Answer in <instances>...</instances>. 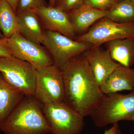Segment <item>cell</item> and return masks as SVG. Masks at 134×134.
<instances>
[{
    "label": "cell",
    "mask_w": 134,
    "mask_h": 134,
    "mask_svg": "<svg viewBox=\"0 0 134 134\" xmlns=\"http://www.w3.org/2000/svg\"><path fill=\"white\" fill-rule=\"evenodd\" d=\"M60 69L65 87L64 103L83 117L90 116L105 94L96 82L84 55L73 58Z\"/></svg>",
    "instance_id": "cell-1"
},
{
    "label": "cell",
    "mask_w": 134,
    "mask_h": 134,
    "mask_svg": "<svg viewBox=\"0 0 134 134\" xmlns=\"http://www.w3.org/2000/svg\"><path fill=\"white\" fill-rule=\"evenodd\" d=\"M43 106L34 96H24L0 126V130L5 134L51 133Z\"/></svg>",
    "instance_id": "cell-2"
},
{
    "label": "cell",
    "mask_w": 134,
    "mask_h": 134,
    "mask_svg": "<svg viewBox=\"0 0 134 134\" xmlns=\"http://www.w3.org/2000/svg\"><path fill=\"white\" fill-rule=\"evenodd\" d=\"M134 113V90L128 94H105L99 105L90 115L96 127L102 128L127 120Z\"/></svg>",
    "instance_id": "cell-3"
},
{
    "label": "cell",
    "mask_w": 134,
    "mask_h": 134,
    "mask_svg": "<svg viewBox=\"0 0 134 134\" xmlns=\"http://www.w3.org/2000/svg\"><path fill=\"white\" fill-rule=\"evenodd\" d=\"M37 70L31 64L13 56L0 58V73L5 81L25 96H34Z\"/></svg>",
    "instance_id": "cell-4"
},
{
    "label": "cell",
    "mask_w": 134,
    "mask_h": 134,
    "mask_svg": "<svg viewBox=\"0 0 134 134\" xmlns=\"http://www.w3.org/2000/svg\"><path fill=\"white\" fill-rule=\"evenodd\" d=\"M41 44L50 53L53 65L60 69L70 60L94 46L87 42L75 41L58 32L46 30Z\"/></svg>",
    "instance_id": "cell-5"
},
{
    "label": "cell",
    "mask_w": 134,
    "mask_h": 134,
    "mask_svg": "<svg viewBox=\"0 0 134 134\" xmlns=\"http://www.w3.org/2000/svg\"><path fill=\"white\" fill-rule=\"evenodd\" d=\"M52 134H81L85 125L82 115L64 102L43 104Z\"/></svg>",
    "instance_id": "cell-6"
},
{
    "label": "cell",
    "mask_w": 134,
    "mask_h": 134,
    "mask_svg": "<svg viewBox=\"0 0 134 134\" xmlns=\"http://www.w3.org/2000/svg\"><path fill=\"white\" fill-rule=\"evenodd\" d=\"M34 97L42 104L64 102L65 87L60 69L53 65L37 70Z\"/></svg>",
    "instance_id": "cell-7"
},
{
    "label": "cell",
    "mask_w": 134,
    "mask_h": 134,
    "mask_svg": "<svg viewBox=\"0 0 134 134\" xmlns=\"http://www.w3.org/2000/svg\"><path fill=\"white\" fill-rule=\"evenodd\" d=\"M130 37H134V23H119L104 17L85 33L77 36L76 40L97 46L113 40Z\"/></svg>",
    "instance_id": "cell-8"
},
{
    "label": "cell",
    "mask_w": 134,
    "mask_h": 134,
    "mask_svg": "<svg viewBox=\"0 0 134 134\" xmlns=\"http://www.w3.org/2000/svg\"><path fill=\"white\" fill-rule=\"evenodd\" d=\"M12 55L30 63L38 70L53 65L52 58L46 48L28 40L19 32L8 39Z\"/></svg>",
    "instance_id": "cell-9"
},
{
    "label": "cell",
    "mask_w": 134,
    "mask_h": 134,
    "mask_svg": "<svg viewBox=\"0 0 134 134\" xmlns=\"http://www.w3.org/2000/svg\"><path fill=\"white\" fill-rule=\"evenodd\" d=\"M44 29L58 32L70 38H77V33L70 23L68 14L55 6H43L34 10Z\"/></svg>",
    "instance_id": "cell-10"
},
{
    "label": "cell",
    "mask_w": 134,
    "mask_h": 134,
    "mask_svg": "<svg viewBox=\"0 0 134 134\" xmlns=\"http://www.w3.org/2000/svg\"><path fill=\"white\" fill-rule=\"evenodd\" d=\"M85 53V57L100 86L119 64L114 60L108 50H104L100 46H94Z\"/></svg>",
    "instance_id": "cell-11"
},
{
    "label": "cell",
    "mask_w": 134,
    "mask_h": 134,
    "mask_svg": "<svg viewBox=\"0 0 134 134\" xmlns=\"http://www.w3.org/2000/svg\"><path fill=\"white\" fill-rule=\"evenodd\" d=\"M104 94L117 93L122 91L134 90V69L118 65L100 86Z\"/></svg>",
    "instance_id": "cell-12"
},
{
    "label": "cell",
    "mask_w": 134,
    "mask_h": 134,
    "mask_svg": "<svg viewBox=\"0 0 134 134\" xmlns=\"http://www.w3.org/2000/svg\"><path fill=\"white\" fill-rule=\"evenodd\" d=\"M19 33L25 38L41 44L45 30L42 23L33 10L27 9L16 13Z\"/></svg>",
    "instance_id": "cell-13"
},
{
    "label": "cell",
    "mask_w": 134,
    "mask_h": 134,
    "mask_svg": "<svg viewBox=\"0 0 134 134\" xmlns=\"http://www.w3.org/2000/svg\"><path fill=\"white\" fill-rule=\"evenodd\" d=\"M106 12L92 7L84 3L80 7L68 13V16L77 34L86 32L96 22L105 17Z\"/></svg>",
    "instance_id": "cell-14"
},
{
    "label": "cell",
    "mask_w": 134,
    "mask_h": 134,
    "mask_svg": "<svg viewBox=\"0 0 134 134\" xmlns=\"http://www.w3.org/2000/svg\"><path fill=\"white\" fill-rule=\"evenodd\" d=\"M106 49L115 62L125 66L134 64V37L117 39L105 43Z\"/></svg>",
    "instance_id": "cell-15"
},
{
    "label": "cell",
    "mask_w": 134,
    "mask_h": 134,
    "mask_svg": "<svg viewBox=\"0 0 134 134\" xmlns=\"http://www.w3.org/2000/svg\"><path fill=\"white\" fill-rule=\"evenodd\" d=\"M24 96L10 86L0 73V126Z\"/></svg>",
    "instance_id": "cell-16"
},
{
    "label": "cell",
    "mask_w": 134,
    "mask_h": 134,
    "mask_svg": "<svg viewBox=\"0 0 134 134\" xmlns=\"http://www.w3.org/2000/svg\"><path fill=\"white\" fill-rule=\"evenodd\" d=\"M0 31L7 39L19 32L16 13L6 0H0Z\"/></svg>",
    "instance_id": "cell-17"
},
{
    "label": "cell",
    "mask_w": 134,
    "mask_h": 134,
    "mask_svg": "<svg viewBox=\"0 0 134 134\" xmlns=\"http://www.w3.org/2000/svg\"><path fill=\"white\" fill-rule=\"evenodd\" d=\"M105 17L119 23H134V5L130 0H122L107 11Z\"/></svg>",
    "instance_id": "cell-18"
},
{
    "label": "cell",
    "mask_w": 134,
    "mask_h": 134,
    "mask_svg": "<svg viewBox=\"0 0 134 134\" xmlns=\"http://www.w3.org/2000/svg\"><path fill=\"white\" fill-rule=\"evenodd\" d=\"M84 2V0H55L54 6L68 14L80 7Z\"/></svg>",
    "instance_id": "cell-19"
},
{
    "label": "cell",
    "mask_w": 134,
    "mask_h": 134,
    "mask_svg": "<svg viewBox=\"0 0 134 134\" xmlns=\"http://www.w3.org/2000/svg\"><path fill=\"white\" fill-rule=\"evenodd\" d=\"M121 1L122 0H84V3L92 7L106 12Z\"/></svg>",
    "instance_id": "cell-20"
},
{
    "label": "cell",
    "mask_w": 134,
    "mask_h": 134,
    "mask_svg": "<svg viewBox=\"0 0 134 134\" xmlns=\"http://www.w3.org/2000/svg\"><path fill=\"white\" fill-rule=\"evenodd\" d=\"M45 5L44 0H18L16 13L25 10H34Z\"/></svg>",
    "instance_id": "cell-21"
},
{
    "label": "cell",
    "mask_w": 134,
    "mask_h": 134,
    "mask_svg": "<svg viewBox=\"0 0 134 134\" xmlns=\"http://www.w3.org/2000/svg\"><path fill=\"white\" fill-rule=\"evenodd\" d=\"M12 56V53L8 42V39H0V58Z\"/></svg>",
    "instance_id": "cell-22"
},
{
    "label": "cell",
    "mask_w": 134,
    "mask_h": 134,
    "mask_svg": "<svg viewBox=\"0 0 134 134\" xmlns=\"http://www.w3.org/2000/svg\"><path fill=\"white\" fill-rule=\"evenodd\" d=\"M104 134H121L118 122L113 124V126L108 130H106Z\"/></svg>",
    "instance_id": "cell-23"
},
{
    "label": "cell",
    "mask_w": 134,
    "mask_h": 134,
    "mask_svg": "<svg viewBox=\"0 0 134 134\" xmlns=\"http://www.w3.org/2000/svg\"><path fill=\"white\" fill-rule=\"evenodd\" d=\"M6 1L11 6L13 10L16 14V8L18 0H6Z\"/></svg>",
    "instance_id": "cell-24"
},
{
    "label": "cell",
    "mask_w": 134,
    "mask_h": 134,
    "mask_svg": "<svg viewBox=\"0 0 134 134\" xmlns=\"http://www.w3.org/2000/svg\"><path fill=\"white\" fill-rule=\"evenodd\" d=\"M55 0H49V6H54Z\"/></svg>",
    "instance_id": "cell-25"
},
{
    "label": "cell",
    "mask_w": 134,
    "mask_h": 134,
    "mask_svg": "<svg viewBox=\"0 0 134 134\" xmlns=\"http://www.w3.org/2000/svg\"><path fill=\"white\" fill-rule=\"evenodd\" d=\"M127 121H134V113L127 120Z\"/></svg>",
    "instance_id": "cell-26"
},
{
    "label": "cell",
    "mask_w": 134,
    "mask_h": 134,
    "mask_svg": "<svg viewBox=\"0 0 134 134\" xmlns=\"http://www.w3.org/2000/svg\"><path fill=\"white\" fill-rule=\"evenodd\" d=\"M4 37H3V35L2 33L1 32V31H0V39H2Z\"/></svg>",
    "instance_id": "cell-27"
},
{
    "label": "cell",
    "mask_w": 134,
    "mask_h": 134,
    "mask_svg": "<svg viewBox=\"0 0 134 134\" xmlns=\"http://www.w3.org/2000/svg\"><path fill=\"white\" fill-rule=\"evenodd\" d=\"M130 1L132 2V3H133L134 5V0H130Z\"/></svg>",
    "instance_id": "cell-28"
}]
</instances>
